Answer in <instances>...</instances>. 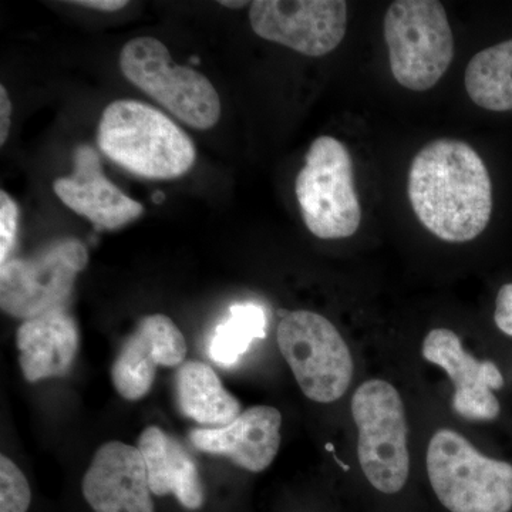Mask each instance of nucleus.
Instances as JSON below:
<instances>
[{"label": "nucleus", "mask_w": 512, "mask_h": 512, "mask_svg": "<svg viewBox=\"0 0 512 512\" xmlns=\"http://www.w3.org/2000/svg\"><path fill=\"white\" fill-rule=\"evenodd\" d=\"M407 194L421 225L441 241H473L493 214V184L483 158L466 141L440 138L414 156Z\"/></svg>", "instance_id": "nucleus-1"}, {"label": "nucleus", "mask_w": 512, "mask_h": 512, "mask_svg": "<svg viewBox=\"0 0 512 512\" xmlns=\"http://www.w3.org/2000/svg\"><path fill=\"white\" fill-rule=\"evenodd\" d=\"M100 150L128 173L148 180H173L197 160L194 143L170 117L137 100H116L103 111Z\"/></svg>", "instance_id": "nucleus-2"}, {"label": "nucleus", "mask_w": 512, "mask_h": 512, "mask_svg": "<svg viewBox=\"0 0 512 512\" xmlns=\"http://www.w3.org/2000/svg\"><path fill=\"white\" fill-rule=\"evenodd\" d=\"M427 474L451 512H510L512 466L483 456L457 431L441 429L427 447Z\"/></svg>", "instance_id": "nucleus-3"}, {"label": "nucleus", "mask_w": 512, "mask_h": 512, "mask_svg": "<svg viewBox=\"0 0 512 512\" xmlns=\"http://www.w3.org/2000/svg\"><path fill=\"white\" fill-rule=\"evenodd\" d=\"M390 69L412 92H427L440 82L454 59V36L443 3L397 0L383 19Z\"/></svg>", "instance_id": "nucleus-4"}, {"label": "nucleus", "mask_w": 512, "mask_h": 512, "mask_svg": "<svg viewBox=\"0 0 512 512\" xmlns=\"http://www.w3.org/2000/svg\"><path fill=\"white\" fill-rule=\"evenodd\" d=\"M303 222L320 239H345L356 234L362 207L355 187L350 151L338 138L313 140L295 183Z\"/></svg>", "instance_id": "nucleus-5"}, {"label": "nucleus", "mask_w": 512, "mask_h": 512, "mask_svg": "<svg viewBox=\"0 0 512 512\" xmlns=\"http://www.w3.org/2000/svg\"><path fill=\"white\" fill-rule=\"evenodd\" d=\"M357 458L367 481L383 494L403 490L410 473L402 396L386 380H367L352 397Z\"/></svg>", "instance_id": "nucleus-6"}, {"label": "nucleus", "mask_w": 512, "mask_h": 512, "mask_svg": "<svg viewBox=\"0 0 512 512\" xmlns=\"http://www.w3.org/2000/svg\"><path fill=\"white\" fill-rule=\"evenodd\" d=\"M120 69L128 82L197 130H210L221 117V100L204 74L178 66L154 37H136L120 52Z\"/></svg>", "instance_id": "nucleus-7"}, {"label": "nucleus", "mask_w": 512, "mask_h": 512, "mask_svg": "<svg viewBox=\"0 0 512 512\" xmlns=\"http://www.w3.org/2000/svg\"><path fill=\"white\" fill-rule=\"evenodd\" d=\"M276 340L308 399L326 404L345 396L355 365L349 346L329 319L311 311L286 313Z\"/></svg>", "instance_id": "nucleus-8"}, {"label": "nucleus", "mask_w": 512, "mask_h": 512, "mask_svg": "<svg viewBox=\"0 0 512 512\" xmlns=\"http://www.w3.org/2000/svg\"><path fill=\"white\" fill-rule=\"evenodd\" d=\"M87 262V248L76 238L57 239L36 254L9 259L0 266L2 311L29 320L66 309Z\"/></svg>", "instance_id": "nucleus-9"}, {"label": "nucleus", "mask_w": 512, "mask_h": 512, "mask_svg": "<svg viewBox=\"0 0 512 512\" xmlns=\"http://www.w3.org/2000/svg\"><path fill=\"white\" fill-rule=\"evenodd\" d=\"M252 30L272 43L301 55L333 52L348 30V3L343 0H256L249 5Z\"/></svg>", "instance_id": "nucleus-10"}, {"label": "nucleus", "mask_w": 512, "mask_h": 512, "mask_svg": "<svg viewBox=\"0 0 512 512\" xmlns=\"http://www.w3.org/2000/svg\"><path fill=\"white\" fill-rule=\"evenodd\" d=\"M424 359L441 367L454 383V412L471 421H491L501 407L493 390L503 389L504 377L491 360H480L464 350L453 330L437 328L426 336L421 348Z\"/></svg>", "instance_id": "nucleus-11"}, {"label": "nucleus", "mask_w": 512, "mask_h": 512, "mask_svg": "<svg viewBox=\"0 0 512 512\" xmlns=\"http://www.w3.org/2000/svg\"><path fill=\"white\" fill-rule=\"evenodd\" d=\"M187 356L183 332L165 315L146 316L121 346L111 366L117 393L136 402L150 393L158 366H181Z\"/></svg>", "instance_id": "nucleus-12"}, {"label": "nucleus", "mask_w": 512, "mask_h": 512, "mask_svg": "<svg viewBox=\"0 0 512 512\" xmlns=\"http://www.w3.org/2000/svg\"><path fill=\"white\" fill-rule=\"evenodd\" d=\"M73 173L53 183L57 197L66 207L87 218L99 231H116L138 220L144 207L128 197L103 173L100 158L89 144L74 151Z\"/></svg>", "instance_id": "nucleus-13"}, {"label": "nucleus", "mask_w": 512, "mask_h": 512, "mask_svg": "<svg viewBox=\"0 0 512 512\" xmlns=\"http://www.w3.org/2000/svg\"><path fill=\"white\" fill-rule=\"evenodd\" d=\"M82 491L94 512H156L144 458L137 447L121 441L96 451Z\"/></svg>", "instance_id": "nucleus-14"}, {"label": "nucleus", "mask_w": 512, "mask_h": 512, "mask_svg": "<svg viewBox=\"0 0 512 512\" xmlns=\"http://www.w3.org/2000/svg\"><path fill=\"white\" fill-rule=\"evenodd\" d=\"M282 416L271 406H254L218 429H194L192 446L202 453L229 458L235 466L261 473L274 463L281 446Z\"/></svg>", "instance_id": "nucleus-15"}, {"label": "nucleus", "mask_w": 512, "mask_h": 512, "mask_svg": "<svg viewBox=\"0 0 512 512\" xmlns=\"http://www.w3.org/2000/svg\"><path fill=\"white\" fill-rule=\"evenodd\" d=\"M79 343L76 320L66 309L25 320L16 332L23 376L30 383L66 376L76 360Z\"/></svg>", "instance_id": "nucleus-16"}, {"label": "nucleus", "mask_w": 512, "mask_h": 512, "mask_svg": "<svg viewBox=\"0 0 512 512\" xmlns=\"http://www.w3.org/2000/svg\"><path fill=\"white\" fill-rule=\"evenodd\" d=\"M137 448L146 463L153 494L174 495L185 510H200L205 501L200 471L180 441L160 427L150 426L138 437Z\"/></svg>", "instance_id": "nucleus-17"}, {"label": "nucleus", "mask_w": 512, "mask_h": 512, "mask_svg": "<svg viewBox=\"0 0 512 512\" xmlns=\"http://www.w3.org/2000/svg\"><path fill=\"white\" fill-rule=\"evenodd\" d=\"M175 400L184 417L214 429L228 426L241 414V403L225 389L212 367L194 360L177 370Z\"/></svg>", "instance_id": "nucleus-18"}, {"label": "nucleus", "mask_w": 512, "mask_h": 512, "mask_svg": "<svg viewBox=\"0 0 512 512\" xmlns=\"http://www.w3.org/2000/svg\"><path fill=\"white\" fill-rule=\"evenodd\" d=\"M468 97L481 109L512 110V39L481 50L464 74Z\"/></svg>", "instance_id": "nucleus-19"}, {"label": "nucleus", "mask_w": 512, "mask_h": 512, "mask_svg": "<svg viewBox=\"0 0 512 512\" xmlns=\"http://www.w3.org/2000/svg\"><path fill=\"white\" fill-rule=\"evenodd\" d=\"M265 309L254 302L235 303L228 318L212 332L208 355L221 367L237 365L256 339L266 336Z\"/></svg>", "instance_id": "nucleus-20"}, {"label": "nucleus", "mask_w": 512, "mask_h": 512, "mask_svg": "<svg viewBox=\"0 0 512 512\" xmlns=\"http://www.w3.org/2000/svg\"><path fill=\"white\" fill-rule=\"evenodd\" d=\"M32 493L22 470L5 454L0 456V512H28Z\"/></svg>", "instance_id": "nucleus-21"}, {"label": "nucleus", "mask_w": 512, "mask_h": 512, "mask_svg": "<svg viewBox=\"0 0 512 512\" xmlns=\"http://www.w3.org/2000/svg\"><path fill=\"white\" fill-rule=\"evenodd\" d=\"M19 228V207L6 191H0V266L12 259Z\"/></svg>", "instance_id": "nucleus-22"}, {"label": "nucleus", "mask_w": 512, "mask_h": 512, "mask_svg": "<svg viewBox=\"0 0 512 512\" xmlns=\"http://www.w3.org/2000/svg\"><path fill=\"white\" fill-rule=\"evenodd\" d=\"M494 322L505 335L512 336V282L501 286L495 299Z\"/></svg>", "instance_id": "nucleus-23"}, {"label": "nucleus", "mask_w": 512, "mask_h": 512, "mask_svg": "<svg viewBox=\"0 0 512 512\" xmlns=\"http://www.w3.org/2000/svg\"><path fill=\"white\" fill-rule=\"evenodd\" d=\"M12 119V101L5 86L0 87V146H5L9 137Z\"/></svg>", "instance_id": "nucleus-24"}, {"label": "nucleus", "mask_w": 512, "mask_h": 512, "mask_svg": "<svg viewBox=\"0 0 512 512\" xmlns=\"http://www.w3.org/2000/svg\"><path fill=\"white\" fill-rule=\"evenodd\" d=\"M74 5L83 6V8L99 10V12H117V10L126 8V0H77Z\"/></svg>", "instance_id": "nucleus-25"}, {"label": "nucleus", "mask_w": 512, "mask_h": 512, "mask_svg": "<svg viewBox=\"0 0 512 512\" xmlns=\"http://www.w3.org/2000/svg\"><path fill=\"white\" fill-rule=\"evenodd\" d=\"M221 6H225V8L229 9H241L245 8V6L251 5L249 2H227V0H224V2H220Z\"/></svg>", "instance_id": "nucleus-26"}]
</instances>
